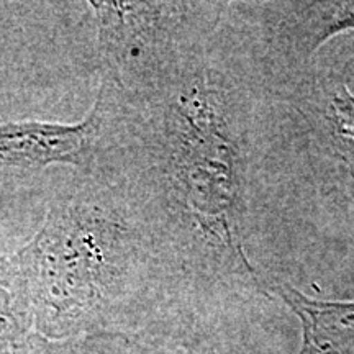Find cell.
Listing matches in <instances>:
<instances>
[{
    "label": "cell",
    "mask_w": 354,
    "mask_h": 354,
    "mask_svg": "<svg viewBox=\"0 0 354 354\" xmlns=\"http://www.w3.org/2000/svg\"><path fill=\"white\" fill-rule=\"evenodd\" d=\"M271 289L299 317L302 325L299 354H354V300H312L286 284H272Z\"/></svg>",
    "instance_id": "cell-1"
},
{
    "label": "cell",
    "mask_w": 354,
    "mask_h": 354,
    "mask_svg": "<svg viewBox=\"0 0 354 354\" xmlns=\"http://www.w3.org/2000/svg\"><path fill=\"white\" fill-rule=\"evenodd\" d=\"M318 21L315 33L310 41V50H317L326 39L335 35L354 30V2H328L315 3Z\"/></svg>",
    "instance_id": "cell-3"
},
{
    "label": "cell",
    "mask_w": 354,
    "mask_h": 354,
    "mask_svg": "<svg viewBox=\"0 0 354 354\" xmlns=\"http://www.w3.org/2000/svg\"><path fill=\"white\" fill-rule=\"evenodd\" d=\"M187 354H215V351L205 344H201V346H196L194 349H190Z\"/></svg>",
    "instance_id": "cell-5"
},
{
    "label": "cell",
    "mask_w": 354,
    "mask_h": 354,
    "mask_svg": "<svg viewBox=\"0 0 354 354\" xmlns=\"http://www.w3.org/2000/svg\"><path fill=\"white\" fill-rule=\"evenodd\" d=\"M330 120L336 135L354 148V95L343 87L336 92L330 105Z\"/></svg>",
    "instance_id": "cell-4"
},
{
    "label": "cell",
    "mask_w": 354,
    "mask_h": 354,
    "mask_svg": "<svg viewBox=\"0 0 354 354\" xmlns=\"http://www.w3.org/2000/svg\"><path fill=\"white\" fill-rule=\"evenodd\" d=\"M88 125L59 127L21 123L0 128V159L48 165L53 161H77Z\"/></svg>",
    "instance_id": "cell-2"
}]
</instances>
